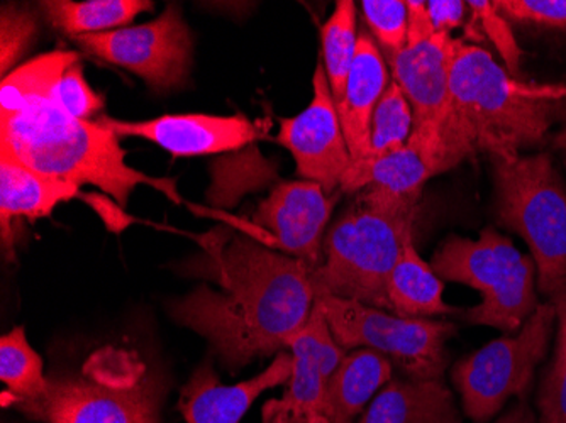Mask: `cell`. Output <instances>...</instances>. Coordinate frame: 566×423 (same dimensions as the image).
Wrapping results in <instances>:
<instances>
[{"label":"cell","instance_id":"e0dca14e","mask_svg":"<svg viewBox=\"0 0 566 423\" xmlns=\"http://www.w3.org/2000/svg\"><path fill=\"white\" fill-rule=\"evenodd\" d=\"M292 368V355L280 352L265 371L237 384H222L211 368H200L180 396L184 419L189 423H240L260 394L287 384Z\"/></svg>","mask_w":566,"mask_h":423},{"label":"cell","instance_id":"52a82bcc","mask_svg":"<svg viewBox=\"0 0 566 423\" xmlns=\"http://www.w3.org/2000/svg\"><path fill=\"white\" fill-rule=\"evenodd\" d=\"M25 412L48 423H157V394L133 356H95L81 377L50 380Z\"/></svg>","mask_w":566,"mask_h":423},{"label":"cell","instance_id":"9c48e42d","mask_svg":"<svg viewBox=\"0 0 566 423\" xmlns=\"http://www.w3.org/2000/svg\"><path fill=\"white\" fill-rule=\"evenodd\" d=\"M555 324V307L539 304L520 332L492 340L454 364L451 378L467 416L486 423L512 396L524 402L534 371L548 352Z\"/></svg>","mask_w":566,"mask_h":423},{"label":"cell","instance_id":"603a6c76","mask_svg":"<svg viewBox=\"0 0 566 423\" xmlns=\"http://www.w3.org/2000/svg\"><path fill=\"white\" fill-rule=\"evenodd\" d=\"M78 60L75 51H53L4 76L0 88V120L12 119L50 101L63 73Z\"/></svg>","mask_w":566,"mask_h":423},{"label":"cell","instance_id":"d590c367","mask_svg":"<svg viewBox=\"0 0 566 423\" xmlns=\"http://www.w3.org/2000/svg\"><path fill=\"white\" fill-rule=\"evenodd\" d=\"M407 14H409V30H407V44L421 43L434 36L428 6L424 0H406Z\"/></svg>","mask_w":566,"mask_h":423},{"label":"cell","instance_id":"83f0119b","mask_svg":"<svg viewBox=\"0 0 566 423\" xmlns=\"http://www.w3.org/2000/svg\"><path fill=\"white\" fill-rule=\"evenodd\" d=\"M415 130V110L396 82H390L377 104L370 124V156L402 148ZM364 160V158H361Z\"/></svg>","mask_w":566,"mask_h":423},{"label":"cell","instance_id":"6da1fadb","mask_svg":"<svg viewBox=\"0 0 566 423\" xmlns=\"http://www.w3.org/2000/svg\"><path fill=\"white\" fill-rule=\"evenodd\" d=\"M214 260L221 292L199 286L175 302L171 317L206 337L231 368L287 348L316 304L313 268L247 235L219 246Z\"/></svg>","mask_w":566,"mask_h":423},{"label":"cell","instance_id":"d6986e66","mask_svg":"<svg viewBox=\"0 0 566 423\" xmlns=\"http://www.w3.org/2000/svg\"><path fill=\"white\" fill-rule=\"evenodd\" d=\"M81 195V187L48 177L22 163L11 149L0 146V218L2 244L12 254V219L34 222L55 210L59 203Z\"/></svg>","mask_w":566,"mask_h":423},{"label":"cell","instance_id":"2e32d148","mask_svg":"<svg viewBox=\"0 0 566 423\" xmlns=\"http://www.w3.org/2000/svg\"><path fill=\"white\" fill-rule=\"evenodd\" d=\"M461 40L436 33L421 43L406 44L390 56L392 82L415 110L416 126L443 127L450 110L451 68Z\"/></svg>","mask_w":566,"mask_h":423},{"label":"cell","instance_id":"1f68e13d","mask_svg":"<svg viewBox=\"0 0 566 423\" xmlns=\"http://www.w3.org/2000/svg\"><path fill=\"white\" fill-rule=\"evenodd\" d=\"M38 31L36 18L18 6H4L0 14V70L9 75V68L15 65L33 41Z\"/></svg>","mask_w":566,"mask_h":423},{"label":"cell","instance_id":"d6a6232c","mask_svg":"<svg viewBox=\"0 0 566 423\" xmlns=\"http://www.w3.org/2000/svg\"><path fill=\"white\" fill-rule=\"evenodd\" d=\"M507 21L566 30V0H495Z\"/></svg>","mask_w":566,"mask_h":423},{"label":"cell","instance_id":"d4e9b609","mask_svg":"<svg viewBox=\"0 0 566 423\" xmlns=\"http://www.w3.org/2000/svg\"><path fill=\"white\" fill-rule=\"evenodd\" d=\"M0 380L21 403L38 402L46 393L43 361L31 348L24 327H15L0 339Z\"/></svg>","mask_w":566,"mask_h":423},{"label":"cell","instance_id":"5bb4252c","mask_svg":"<svg viewBox=\"0 0 566 423\" xmlns=\"http://www.w3.org/2000/svg\"><path fill=\"white\" fill-rule=\"evenodd\" d=\"M342 192L326 193L314 181H282L254 212L253 224L270 234V246L317 268L326 228Z\"/></svg>","mask_w":566,"mask_h":423},{"label":"cell","instance_id":"cb8c5ba5","mask_svg":"<svg viewBox=\"0 0 566 423\" xmlns=\"http://www.w3.org/2000/svg\"><path fill=\"white\" fill-rule=\"evenodd\" d=\"M41 6L51 24L72 36L107 33L113 28L129 24L136 15L153 9V2L146 0H50Z\"/></svg>","mask_w":566,"mask_h":423},{"label":"cell","instance_id":"7402d4cb","mask_svg":"<svg viewBox=\"0 0 566 423\" xmlns=\"http://www.w3.org/2000/svg\"><path fill=\"white\" fill-rule=\"evenodd\" d=\"M443 294V279L436 275L428 261L422 260L416 241L410 240L390 273L387 285L390 311L410 319H434L451 314L453 310L448 307Z\"/></svg>","mask_w":566,"mask_h":423},{"label":"cell","instance_id":"3957f363","mask_svg":"<svg viewBox=\"0 0 566 423\" xmlns=\"http://www.w3.org/2000/svg\"><path fill=\"white\" fill-rule=\"evenodd\" d=\"M0 146L48 177L76 187L94 184L123 209L139 184L180 202L175 180L149 177L126 163V151L113 129L70 117L50 102L0 120Z\"/></svg>","mask_w":566,"mask_h":423},{"label":"cell","instance_id":"484cf974","mask_svg":"<svg viewBox=\"0 0 566 423\" xmlns=\"http://www.w3.org/2000/svg\"><path fill=\"white\" fill-rule=\"evenodd\" d=\"M356 4L353 0H339L331 18L321 30L323 65L334 101L338 104L345 95L346 81L355 60L358 31H356Z\"/></svg>","mask_w":566,"mask_h":423},{"label":"cell","instance_id":"9a60e30c","mask_svg":"<svg viewBox=\"0 0 566 423\" xmlns=\"http://www.w3.org/2000/svg\"><path fill=\"white\" fill-rule=\"evenodd\" d=\"M119 138H143L174 156H208L244 148L260 138L259 127L244 116L177 114L142 123L101 117Z\"/></svg>","mask_w":566,"mask_h":423},{"label":"cell","instance_id":"f546056e","mask_svg":"<svg viewBox=\"0 0 566 423\" xmlns=\"http://www.w3.org/2000/svg\"><path fill=\"white\" fill-rule=\"evenodd\" d=\"M467 4H469L473 24L479 28V31H482L483 36L489 38V41L497 47L499 55L504 60V68L514 78H521L523 51H521L514 34H512L507 19L497 11L495 2L470 0Z\"/></svg>","mask_w":566,"mask_h":423},{"label":"cell","instance_id":"7a4b0ae2","mask_svg":"<svg viewBox=\"0 0 566 423\" xmlns=\"http://www.w3.org/2000/svg\"><path fill=\"white\" fill-rule=\"evenodd\" d=\"M566 85H534L514 78L473 43L458 46L451 68L448 138L463 160L475 152L520 156L542 145L566 117Z\"/></svg>","mask_w":566,"mask_h":423},{"label":"cell","instance_id":"277c9868","mask_svg":"<svg viewBox=\"0 0 566 423\" xmlns=\"http://www.w3.org/2000/svg\"><path fill=\"white\" fill-rule=\"evenodd\" d=\"M419 200L367 187L333 222L323 261L311 273L317 297H338L390 311V273L416 237Z\"/></svg>","mask_w":566,"mask_h":423},{"label":"cell","instance_id":"8d00e7d4","mask_svg":"<svg viewBox=\"0 0 566 423\" xmlns=\"http://www.w3.org/2000/svg\"><path fill=\"white\" fill-rule=\"evenodd\" d=\"M495 423H539L536 413L530 409L526 402H520L505 412Z\"/></svg>","mask_w":566,"mask_h":423},{"label":"cell","instance_id":"ffe728a7","mask_svg":"<svg viewBox=\"0 0 566 423\" xmlns=\"http://www.w3.org/2000/svg\"><path fill=\"white\" fill-rule=\"evenodd\" d=\"M359 423H461L450 388L441 380L390 381Z\"/></svg>","mask_w":566,"mask_h":423},{"label":"cell","instance_id":"f1b7e54d","mask_svg":"<svg viewBox=\"0 0 566 423\" xmlns=\"http://www.w3.org/2000/svg\"><path fill=\"white\" fill-rule=\"evenodd\" d=\"M365 22L370 36L377 40L385 60L397 55L407 44L409 14L403 0H364L361 2Z\"/></svg>","mask_w":566,"mask_h":423},{"label":"cell","instance_id":"44dd1931","mask_svg":"<svg viewBox=\"0 0 566 423\" xmlns=\"http://www.w3.org/2000/svg\"><path fill=\"white\" fill-rule=\"evenodd\" d=\"M394 364L374 349H353L327 383V419L352 423L392 381Z\"/></svg>","mask_w":566,"mask_h":423},{"label":"cell","instance_id":"74e56055","mask_svg":"<svg viewBox=\"0 0 566 423\" xmlns=\"http://www.w3.org/2000/svg\"><path fill=\"white\" fill-rule=\"evenodd\" d=\"M556 146H558L559 149H562L563 155H565V161H566V129L562 130L558 136L555 138Z\"/></svg>","mask_w":566,"mask_h":423},{"label":"cell","instance_id":"8992f818","mask_svg":"<svg viewBox=\"0 0 566 423\" xmlns=\"http://www.w3.org/2000/svg\"><path fill=\"white\" fill-rule=\"evenodd\" d=\"M497 221L526 241L539 292L566 282V187L545 152L492 158Z\"/></svg>","mask_w":566,"mask_h":423},{"label":"cell","instance_id":"4316f807","mask_svg":"<svg viewBox=\"0 0 566 423\" xmlns=\"http://www.w3.org/2000/svg\"><path fill=\"white\" fill-rule=\"evenodd\" d=\"M555 307L558 337H556L555 356L546 369L536 406L539 423H566V282L549 297Z\"/></svg>","mask_w":566,"mask_h":423},{"label":"cell","instance_id":"30bf717a","mask_svg":"<svg viewBox=\"0 0 566 423\" xmlns=\"http://www.w3.org/2000/svg\"><path fill=\"white\" fill-rule=\"evenodd\" d=\"M75 41L88 55L129 70L157 91L182 87L192 63V36L177 6H168L146 24L84 34Z\"/></svg>","mask_w":566,"mask_h":423},{"label":"cell","instance_id":"7c38bea8","mask_svg":"<svg viewBox=\"0 0 566 423\" xmlns=\"http://www.w3.org/2000/svg\"><path fill=\"white\" fill-rule=\"evenodd\" d=\"M461 161L463 158L444 133V126H416L409 141L397 151L352 161L339 192L355 195L375 187L392 195L419 200L426 181Z\"/></svg>","mask_w":566,"mask_h":423},{"label":"cell","instance_id":"ac0fdd59","mask_svg":"<svg viewBox=\"0 0 566 423\" xmlns=\"http://www.w3.org/2000/svg\"><path fill=\"white\" fill-rule=\"evenodd\" d=\"M389 63L368 33H359L345 95L336 104L352 160L370 152V124L381 95L390 85Z\"/></svg>","mask_w":566,"mask_h":423},{"label":"cell","instance_id":"5b68a950","mask_svg":"<svg viewBox=\"0 0 566 423\" xmlns=\"http://www.w3.org/2000/svg\"><path fill=\"white\" fill-rule=\"evenodd\" d=\"M432 269L443 282L461 283L482 295L465 311L467 322L520 332L537 308L536 264L507 235L486 228L479 240L451 235L436 250Z\"/></svg>","mask_w":566,"mask_h":423},{"label":"cell","instance_id":"836d02e7","mask_svg":"<svg viewBox=\"0 0 566 423\" xmlns=\"http://www.w3.org/2000/svg\"><path fill=\"white\" fill-rule=\"evenodd\" d=\"M426 6L436 33L451 34L465 24L469 4L463 0H429Z\"/></svg>","mask_w":566,"mask_h":423},{"label":"cell","instance_id":"ba28073f","mask_svg":"<svg viewBox=\"0 0 566 423\" xmlns=\"http://www.w3.org/2000/svg\"><path fill=\"white\" fill-rule=\"evenodd\" d=\"M316 302L345 351L374 349L412 380L443 377L447 342L457 330L448 320L410 319L338 297H317Z\"/></svg>","mask_w":566,"mask_h":423},{"label":"cell","instance_id":"e575fe53","mask_svg":"<svg viewBox=\"0 0 566 423\" xmlns=\"http://www.w3.org/2000/svg\"><path fill=\"white\" fill-rule=\"evenodd\" d=\"M78 197L95 210V214L102 219L111 232L120 234L127 225H132L133 219L124 212L123 207L116 200H111L109 197L101 195V193H81Z\"/></svg>","mask_w":566,"mask_h":423},{"label":"cell","instance_id":"f35d334b","mask_svg":"<svg viewBox=\"0 0 566 423\" xmlns=\"http://www.w3.org/2000/svg\"><path fill=\"white\" fill-rule=\"evenodd\" d=\"M305 423H333V422H331V420L327 419V416L314 415V416H311V419H308L307 422H305Z\"/></svg>","mask_w":566,"mask_h":423},{"label":"cell","instance_id":"4dcf8cb0","mask_svg":"<svg viewBox=\"0 0 566 423\" xmlns=\"http://www.w3.org/2000/svg\"><path fill=\"white\" fill-rule=\"evenodd\" d=\"M48 102L70 117L81 120H92L104 109V98L92 91L85 81L81 63H75L63 73Z\"/></svg>","mask_w":566,"mask_h":423},{"label":"cell","instance_id":"8fae6325","mask_svg":"<svg viewBox=\"0 0 566 423\" xmlns=\"http://www.w3.org/2000/svg\"><path fill=\"white\" fill-rule=\"evenodd\" d=\"M275 141L291 151L304 180L321 184L326 193L339 192L353 160L323 62L314 72L313 101L298 116L280 119Z\"/></svg>","mask_w":566,"mask_h":423},{"label":"cell","instance_id":"4fadbf2b","mask_svg":"<svg viewBox=\"0 0 566 423\" xmlns=\"http://www.w3.org/2000/svg\"><path fill=\"white\" fill-rule=\"evenodd\" d=\"M287 348L294 358L287 391L280 402L266 403L263 423H305L314 415L326 416L327 383L346 356L317 302Z\"/></svg>","mask_w":566,"mask_h":423}]
</instances>
